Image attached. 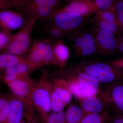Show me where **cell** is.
<instances>
[{
	"label": "cell",
	"mask_w": 123,
	"mask_h": 123,
	"mask_svg": "<svg viewBox=\"0 0 123 123\" xmlns=\"http://www.w3.org/2000/svg\"><path fill=\"white\" fill-rule=\"evenodd\" d=\"M60 74L67 80L72 94L77 100L96 95L100 90V83L97 80L75 66L63 69Z\"/></svg>",
	"instance_id": "obj_1"
},
{
	"label": "cell",
	"mask_w": 123,
	"mask_h": 123,
	"mask_svg": "<svg viewBox=\"0 0 123 123\" xmlns=\"http://www.w3.org/2000/svg\"><path fill=\"white\" fill-rule=\"evenodd\" d=\"M75 66L96 79L100 84H107L123 80V69L110 62L91 61Z\"/></svg>",
	"instance_id": "obj_2"
},
{
	"label": "cell",
	"mask_w": 123,
	"mask_h": 123,
	"mask_svg": "<svg viewBox=\"0 0 123 123\" xmlns=\"http://www.w3.org/2000/svg\"><path fill=\"white\" fill-rule=\"evenodd\" d=\"M53 43L48 39L37 40L33 43L26 57L32 68L43 65H57L53 51Z\"/></svg>",
	"instance_id": "obj_3"
},
{
	"label": "cell",
	"mask_w": 123,
	"mask_h": 123,
	"mask_svg": "<svg viewBox=\"0 0 123 123\" xmlns=\"http://www.w3.org/2000/svg\"><path fill=\"white\" fill-rule=\"evenodd\" d=\"M97 94L107 103L111 114L123 113V80L105 84Z\"/></svg>",
	"instance_id": "obj_4"
},
{
	"label": "cell",
	"mask_w": 123,
	"mask_h": 123,
	"mask_svg": "<svg viewBox=\"0 0 123 123\" xmlns=\"http://www.w3.org/2000/svg\"><path fill=\"white\" fill-rule=\"evenodd\" d=\"M86 18L75 13L52 12L47 20L68 34L80 30Z\"/></svg>",
	"instance_id": "obj_5"
},
{
	"label": "cell",
	"mask_w": 123,
	"mask_h": 123,
	"mask_svg": "<svg viewBox=\"0 0 123 123\" xmlns=\"http://www.w3.org/2000/svg\"><path fill=\"white\" fill-rule=\"evenodd\" d=\"M37 20L35 18L27 19L21 30L14 35L13 39L6 49L8 53L21 56L27 52L31 43V33Z\"/></svg>",
	"instance_id": "obj_6"
},
{
	"label": "cell",
	"mask_w": 123,
	"mask_h": 123,
	"mask_svg": "<svg viewBox=\"0 0 123 123\" xmlns=\"http://www.w3.org/2000/svg\"><path fill=\"white\" fill-rule=\"evenodd\" d=\"M72 44L78 56H90L98 52L93 33L80 30L73 33Z\"/></svg>",
	"instance_id": "obj_7"
},
{
	"label": "cell",
	"mask_w": 123,
	"mask_h": 123,
	"mask_svg": "<svg viewBox=\"0 0 123 123\" xmlns=\"http://www.w3.org/2000/svg\"><path fill=\"white\" fill-rule=\"evenodd\" d=\"M92 22L97 30L112 32L119 36L123 34L117 22L113 7L97 11Z\"/></svg>",
	"instance_id": "obj_8"
},
{
	"label": "cell",
	"mask_w": 123,
	"mask_h": 123,
	"mask_svg": "<svg viewBox=\"0 0 123 123\" xmlns=\"http://www.w3.org/2000/svg\"><path fill=\"white\" fill-rule=\"evenodd\" d=\"M7 84L14 96L21 99L24 105H33L32 94L34 88L28 75L18 77Z\"/></svg>",
	"instance_id": "obj_9"
},
{
	"label": "cell",
	"mask_w": 123,
	"mask_h": 123,
	"mask_svg": "<svg viewBox=\"0 0 123 123\" xmlns=\"http://www.w3.org/2000/svg\"><path fill=\"white\" fill-rule=\"evenodd\" d=\"M93 35L98 53L109 54L117 51L119 38L114 33L96 29Z\"/></svg>",
	"instance_id": "obj_10"
},
{
	"label": "cell",
	"mask_w": 123,
	"mask_h": 123,
	"mask_svg": "<svg viewBox=\"0 0 123 123\" xmlns=\"http://www.w3.org/2000/svg\"><path fill=\"white\" fill-rule=\"evenodd\" d=\"M98 11L96 6L92 0H69L66 5L59 9L53 10L52 12L75 13L86 18Z\"/></svg>",
	"instance_id": "obj_11"
},
{
	"label": "cell",
	"mask_w": 123,
	"mask_h": 123,
	"mask_svg": "<svg viewBox=\"0 0 123 123\" xmlns=\"http://www.w3.org/2000/svg\"><path fill=\"white\" fill-rule=\"evenodd\" d=\"M32 98L34 106L44 116L51 111L50 95L46 83L34 88Z\"/></svg>",
	"instance_id": "obj_12"
},
{
	"label": "cell",
	"mask_w": 123,
	"mask_h": 123,
	"mask_svg": "<svg viewBox=\"0 0 123 123\" xmlns=\"http://www.w3.org/2000/svg\"><path fill=\"white\" fill-rule=\"evenodd\" d=\"M27 19L20 12L11 9H1L0 12V25L1 30L10 32L22 28Z\"/></svg>",
	"instance_id": "obj_13"
},
{
	"label": "cell",
	"mask_w": 123,
	"mask_h": 123,
	"mask_svg": "<svg viewBox=\"0 0 123 123\" xmlns=\"http://www.w3.org/2000/svg\"><path fill=\"white\" fill-rule=\"evenodd\" d=\"M77 101L85 115L107 112L111 113V108L107 103L98 94Z\"/></svg>",
	"instance_id": "obj_14"
},
{
	"label": "cell",
	"mask_w": 123,
	"mask_h": 123,
	"mask_svg": "<svg viewBox=\"0 0 123 123\" xmlns=\"http://www.w3.org/2000/svg\"><path fill=\"white\" fill-rule=\"evenodd\" d=\"M18 11L26 19L37 18L38 19H48L52 10L48 7L37 4L30 0L18 9Z\"/></svg>",
	"instance_id": "obj_15"
},
{
	"label": "cell",
	"mask_w": 123,
	"mask_h": 123,
	"mask_svg": "<svg viewBox=\"0 0 123 123\" xmlns=\"http://www.w3.org/2000/svg\"><path fill=\"white\" fill-rule=\"evenodd\" d=\"M9 101L10 108L8 116L5 123H20L22 121L24 113V103L16 97L11 98Z\"/></svg>",
	"instance_id": "obj_16"
},
{
	"label": "cell",
	"mask_w": 123,
	"mask_h": 123,
	"mask_svg": "<svg viewBox=\"0 0 123 123\" xmlns=\"http://www.w3.org/2000/svg\"><path fill=\"white\" fill-rule=\"evenodd\" d=\"M53 86L65 105H68L71 102L73 95L66 79L62 77L56 79L54 82Z\"/></svg>",
	"instance_id": "obj_17"
},
{
	"label": "cell",
	"mask_w": 123,
	"mask_h": 123,
	"mask_svg": "<svg viewBox=\"0 0 123 123\" xmlns=\"http://www.w3.org/2000/svg\"><path fill=\"white\" fill-rule=\"evenodd\" d=\"M53 49L57 65L61 69L64 68L70 57L69 49L60 40L53 43Z\"/></svg>",
	"instance_id": "obj_18"
},
{
	"label": "cell",
	"mask_w": 123,
	"mask_h": 123,
	"mask_svg": "<svg viewBox=\"0 0 123 123\" xmlns=\"http://www.w3.org/2000/svg\"><path fill=\"white\" fill-rule=\"evenodd\" d=\"M20 63L28 64L33 69L27 59L20 55H17L9 53H4L0 55V67L1 69L10 68Z\"/></svg>",
	"instance_id": "obj_19"
},
{
	"label": "cell",
	"mask_w": 123,
	"mask_h": 123,
	"mask_svg": "<svg viewBox=\"0 0 123 123\" xmlns=\"http://www.w3.org/2000/svg\"><path fill=\"white\" fill-rule=\"evenodd\" d=\"M85 115L80 106L71 104L66 110L65 123H80Z\"/></svg>",
	"instance_id": "obj_20"
},
{
	"label": "cell",
	"mask_w": 123,
	"mask_h": 123,
	"mask_svg": "<svg viewBox=\"0 0 123 123\" xmlns=\"http://www.w3.org/2000/svg\"><path fill=\"white\" fill-rule=\"evenodd\" d=\"M50 95L51 107L53 112H58L63 111L65 106L63 101L55 90L53 86L48 82H45Z\"/></svg>",
	"instance_id": "obj_21"
},
{
	"label": "cell",
	"mask_w": 123,
	"mask_h": 123,
	"mask_svg": "<svg viewBox=\"0 0 123 123\" xmlns=\"http://www.w3.org/2000/svg\"><path fill=\"white\" fill-rule=\"evenodd\" d=\"M111 114L107 112L85 115L80 123H109Z\"/></svg>",
	"instance_id": "obj_22"
},
{
	"label": "cell",
	"mask_w": 123,
	"mask_h": 123,
	"mask_svg": "<svg viewBox=\"0 0 123 123\" xmlns=\"http://www.w3.org/2000/svg\"><path fill=\"white\" fill-rule=\"evenodd\" d=\"M32 69L28 64L20 63L5 69V74H11L18 76L28 75V72Z\"/></svg>",
	"instance_id": "obj_23"
},
{
	"label": "cell",
	"mask_w": 123,
	"mask_h": 123,
	"mask_svg": "<svg viewBox=\"0 0 123 123\" xmlns=\"http://www.w3.org/2000/svg\"><path fill=\"white\" fill-rule=\"evenodd\" d=\"M47 24L45 29L46 30V33L48 34L50 38L49 39L53 42L59 40L61 38L68 35L66 32L55 26L50 22Z\"/></svg>",
	"instance_id": "obj_24"
},
{
	"label": "cell",
	"mask_w": 123,
	"mask_h": 123,
	"mask_svg": "<svg viewBox=\"0 0 123 123\" xmlns=\"http://www.w3.org/2000/svg\"><path fill=\"white\" fill-rule=\"evenodd\" d=\"M113 9L117 22L123 34V0H119Z\"/></svg>",
	"instance_id": "obj_25"
},
{
	"label": "cell",
	"mask_w": 123,
	"mask_h": 123,
	"mask_svg": "<svg viewBox=\"0 0 123 123\" xmlns=\"http://www.w3.org/2000/svg\"><path fill=\"white\" fill-rule=\"evenodd\" d=\"M9 101L5 97H1L0 99V122L5 123L8 118L9 112Z\"/></svg>",
	"instance_id": "obj_26"
},
{
	"label": "cell",
	"mask_w": 123,
	"mask_h": 123,
	"mask_svg": "<svg viewBox=\"0 0 123 123\" xmlns=\"http://www.w3.org/2000/svg\"><path fill=\"white\" fill-rule=\"evenodd\" d=\"M14 35L1 30L0 32V49L1 50L6 49L13 39Z\"/></svg>",
	"instance_id": "obj_27"
},
{
	"label": "cell",
	"mask_w": 123,
	"mask_h": 123,
	"mask_svg": "<svg viewBox=\"0 0 123 123\" xmlns=\"http://www.w3.org/2000/svg\"><path fill=\"white\" fill-rule=\"evenodd\" d=\"M35 3L48 7L52 10L59 9L63 7L62 0H32Z\"/></svg>",
	"instance_id": "obj_28"
},
{
	"label": "cell",
	"mask_w": 123,
	"mask_h": 123,
	"mask_svg": "<svg viewBox=\"0 0 123 123\" xmlns=\"http://www.w3.org/2000/svg\"><path fill=\"white\" fill-rule=\"evenodd\" d=\"M119 0H93L98 11L109 9L114 7Z\"/></svg>",
	"instance_id": "obj_29"
},
{
	"label": "cell",
	"mask_w": 123,
	"mask_h": 123,
	"mask_svg": "<svg viewBox=\"0 0 123 123\" xmlns=\"http://www.w3.org/2000/svg\"><path fill=\"white\" fill-rule=\"evenodd\" d=\"M109 123H123V113L111 114Z\"/></svg>",
	"instance_id": "obj_30"
},
{
	"label": "cell",
	"mask_w": 123,
	"mask_h": 123,
	"mask_svg": "<svg viewBox=\"0 0 123 123\" xmlns=\"http://www.w3.org/2000/svg\"><path fill=\"white\" fill-rule=\"evenodd\" d=\"M0 8L1 9H11L15 8L8 0H0Z\"/></svg>",
	"instance_id": "obj_31"
},
{
	"label": "cell",
	"mask_w": 123,
	"mask_h": 123,
	"mask_svg": "<svg viewBox=\"0 0 123 123\" xmlns=\"http://www.w3.org/2000/svg\"><path fill=\"white\" fill-rule=\"evenodd\" d=\"M13 6L15 8L18 9L20 7L25 4L30 0H8Z\"/></svg>",
	"instance_id": "obj_32"
},
{
	"label": "cell",
	"mask_w": 123,
	"mask_h": 123,
	"mask_svg": "<svg viewBox=\"0 0 123 123\" xmlns=\"http://www.w3.org/2000/svg\"><path fill=\"white\" fill-rule=\"evenodd\" d=\"M57 115L56 112L51 113L47 118L46 123H56Z\"/></svg>",
	"instance_id": "obj_33"
},
{
	"label": "cell",
	"mask_w": 123,
	"mask_h": 123,
	"mask_svg": "<svg viewBox=\"0 0 123 123\" xmlns=\"http://www.w3.org/2000/svg\"><path fill=\"white\" fill-rule=\"evenodd\" d=\"M4 77L5 81L6 82V84H7L9 82L13 81L15 79H17L18 77L17 75H13V74H5Z\"/></svg>",
	"instance_id": "obj_34"
},
{
	"label": "cell",
	"mask_w": 123,
	"mask_h": 123,
	"mask_svg": "<svg viewBox=\"0 0 123 123\" xmlns=\"http://www.w3.org/2000/svg\"><path fill=\"white\" fill-rule=\"evenodd\" d=\"M117 51L123 55V34L119 37V43Z\"/></svg>",
	"instance_id": "obj_35"
},
{
	"label": "cell",
	"mask_w": 123,
	"mask_h": 123,
	"mask_svg": "<svg viewBox=\"0 0 123 123\" xmlns=\"http://www.w3.org/2000/svg\"><path fill=\"white\" fill-rule=\"evenodd\" d=\"M111 63L123 69V58L110 62Z\"/></svg>",
	"instance_id": "obj_36"
},
{
	"label": "cell",
	"mask_w": 123,
	"mask_h": 123,
	"mask_svg": "<svg viewBox=\"0 0 123 123\" xmlns=\"http://www.w3.org/2000/svg\"><path fill=\"white\" fill-rule=\"evenodd\" d=\"M20 123H26L25 122H24V121H21Z\"/></svg>",
	"instance_id": "obj_37"
},
{
	"label": "cell",
	"mask_w": 123,
	"mask_h": 123,
	"mask_svg": "<svg viewBox=\"0 0 123 123\" xmlns=\"http://www.w3.org/2000/svg\"><path fill=\"white\" fill-rule=\"evenodd\" d=\"M36 123V122H32V123Z\"/></svg>",
	"instance_id": "obj_38"
},
{
	"label": "cell",
	"mask_w": 123,
	"mask_h": 123,
	"mask_svg": "<svg viewBox=\"0 0 123 123\" xmlns=\"http://www.w3.org/2000/svg\"></svg>",
	"instance_id": "obj_39"
}]
</instances>
